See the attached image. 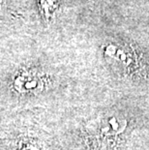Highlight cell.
<instances>
[{"mask_svg":"<svg viewBox=\"0 0 149 150\" xmlns=\"http://www.w3.org/2000/svg\"><path fill=\"white\" fill-rule=\"evenodd\" d=\"M15 89L20 94H32L42 90L43 78L32 71H24L15 76L13 81Z\"/></svg>","mask_w":149,"mask_h":150,"instance_id":"6da1fadb","label":"cell"},{"mask_svg":"<svg viewBox=\"0 0 149 150\" xmlns=\"http://www.w3.org/2000/svg\"><path fill=\"white\" fill-rule=\"evenodd\" d=\"M18 150H40L37 145H35L32 142H24L20 145Z\"/></svg>","mask_w":149,"mask_h":150,"instance_id":"7a4b0ae2","label":"cell"}]
</instances>
